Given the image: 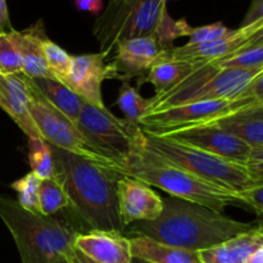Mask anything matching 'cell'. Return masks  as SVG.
<instances>
[{
	"label": "cell",
	"mask_w": 263,
	"mask_h": 263,
	"mask_svg": "<svg viewBox=\"0 0 263 263\" xmlns=\"http://www.w3.org/2000/svg\"><path fill=\"white\" fill-rule=\"evenodd\" d=\"M50 148L54 171L68 195L67 210L86 229L85 233L102 230L125 234L117 197L122 175L53 145Z\"/></svg>",
	"instance_id": "6da1fadb"
},
{
	"label": "cell",
	"mask_w": 263,
	"mask_h": 263,
	"mask_svg": "<svg viewBox=\"0 0 263 263\" xmlns=\"http://www.w3.org/2000/svg\"><path fill=\"white\" fill-rule=\"evenodd\" d=\"M253 228V223L240 222L197 203L168 197L163 198V211L157 220L131 223L126 235L144 236L167 246L200 252Z\"/></svg>",
	"instance_id": "7a4b0ae2"
},
{
	"label": "cell",
	"mask_w": 263,
	"mask_h": 263,
	"mask_svg": "<svg viewBox=\"0 0 263 263\" xmlns=\"http://www.w3.org/2000/svg\"><path fill=\"white\" fill-rule=\"evenodd\" d=\"M141 135L136 138L128 161L121 175L139 180L149 186H156L187 202L207 207L218 213H223L229 205H247L246 193L235 192L205 181L192 172L171 163L145 148Z\"/></svg>",
	"instance_id": "3957f363"
},
{
	"label": "cell",
	"mask_w": 263,
	"mask_h": 263,
	"mask_svg": "<svg viewBox=\"0 0 263 263\" xmlns=\"http://www.w3.org/2000/svg\"><path fill=\"white\" fill-rule=\"evenodd\" d=\"M0 218L14 239L22 263H53L61 256L73 258L80 233L61 217L28 212L0 195Z\"/></svg>",
	"instance_id": "277c9868"
},
{
	"label": "cell",
	"mask_w": 263,
	"mask_h": 263,
	"mask_svg": "<svg viewBox=\"0 0 263 263\" xmlns=\"http://www.w3.org/2000/svg\"><path fill=\"white\" fill-rule=\"evenodd\" d=\"M253 97L263 100V68L220 69L213 61L199 62L176 87L152 98L151 112L194 102Z\"/></svg>",
	"instance_id": "5b68a950"
},
{
	"label": "cell",
	"mask_w": 263,
	"mask_h": 263,
	"mask_svg": "<svg viewBox=\"0 0 263 263\" xmlns=\"http://www.w3.org/2000/svg\"><path fill=\"white\" fill-rule=\"evenodd\" d=\"M141 131V140L145 148L205 181L240 193L263 185L262 181H257L249 174L246 166L226 161L189 144L156 135L144 128Z\"/></svg>",
	"instance_id": "8992f818"
},
{
	"label": "cell",
	"mask_w": 263,
	"mask_h": 263,
	"mask_svg": "<svg viewBox=\"0 0 263 263\" xmlns=\"http://www.w3.org/2000/svg\"><path fill=\"white\" fill-rule=\"evenodd\" d=\"M30 94V115L41 138L55 148L82 157L99 166L107 167L120 174V168L112 161L98 153L82 136L76 123L57 109L26 77Z\"/></svg>",
	"instance_id": "52a82bcc"
},
{
	"label": "cell",
	"mask_w": 263,
	"mask_h": 263,
	"mask_svg": "<svg viewBox=\"0 0 263 263\" xmlns=\"http://www.w3.org/2000/svg\"><path fill=\"white\" fill-rule=\"evenodd\" d=\"M76 126L91 148L117 164L120 174L141 133L139 125L116 117L108 108H98L86 102Z\"/></svg>",
	"instance_id": "ba28073f"
},
{
	"label": "cell",
	"mask_w": 263,
	"mask_h": 263,
	"mask_svg": "<svg viewBox=\"0 0 263 263\" xmlns=\"http://www.w3.org/2000/svg\"><path fill=\"white\" fill-rule=\"evenodd\" d=\"M258 103H263V100L253 97L187 103L158 112L146 113L139 120V125L149 133L163 134L177 128L204 125L217 120L218 117Z\"/></svg>",
	"instance_id": "9c48e42d"
},
{
	"label": "cell",
	"mask_w": 263,
	"mask_h": 263,
	"mask_svg": "<svg viewBox=\"0 0 263 263\" xmlns=\"http://www.w3.org/2000/svg\"><path fill=\"white\" fill-rule=\"evenodd\" d=\"M109 51L72 55L71 67L64 84L84 102L98 108H107L102 97V84L107 79H118L113 62L105 63Z\"/></svg>",
	"instance_id": "30bf717a"
},
{
	"label": "cell",
	"mask_w": 263,
	"mask_h": 263,
	"mask_svg": "<svg viewBox=\"0 0 263 263\" xmlns=\"http://www.w3.org/2000/svg\"><path fill=\"white\" fill-rule=\"evenodd\" d=\"M156 135L166 136L180 143L189 144L241 166H247L252 152L251 146L243 140L213 125L192 126Z\"/></svg>",
	"instance_id": "8fae6325"
},
{
	"label": "cell",
	"mask_w": 263,
	"mask_h": 263,
	"mask_svg": "<svg viewBox=\"0 0 263 263\" xmlns=\"http://www.w3.org/2000/svg\"><path fill=\"white\" fill-rule=\"evenodd\" d=\"M118 212L126 229L139 221H154L163 211V198L149 185L122 176L117 185Z\"/></svg>",
	"instance_id": "7c38bea8"
},
{
	"label": "cell",
	"mask_w": 263,
	"mask_h": 263,
	"mask_svg": "<svg viewBox=\"0 0 263 263\" xmlns=\"http://www.w3.org/2000/svg\"><path fill=\"white\" fill-rule=\"evenodd\" d=\"M113 50L116 51L113 63L118 79L122 81H128L131 77H141L143 80L157 62L170 58L168 53L159 49L153 35L120 41Z\"/></svg>",
	"instance_id": "4fadbf2b"
},
{
	"label": "cell",
	"mask_w": 263,
	"mask_h": 263,
	"mask_svg": "<svg viewBox=\"0 0 263 263\" xmlns=\"http://www.w3.org/2000/svg\"><path fill=\"white\" fill-rule=\"evenodd\" d=\"M261 33H263V20L248 26H240L230 35L212 43L198 45L185 44L182 46H175L170 53V58L184 62H207L220 59L247 45Z\"/></svg>",
	"instance_id": "5bb4252c"
},
{
	"label": "cell",
	"mask_w": 263,
	"mask_h": 263,
	"mask_svg": "<svg viewBox=\"0 0 263 263\" xmlns=\"http://www.w3.org/2000/svg\"><path fill=\"white\" fill-rule=\"evenodd\" d=\"M74 249L99 263H131L130 238L117 231L91 230L79 234Z\"/></svg>",
	"instance_id": "9a60e30c"
},
{
	"label": "cell",
	"mask_w": 263,
	"mask_h": 263,
	"mask_svg": "<svg viewBox=\"0 0 263 263\" xmlns=\"http://www.w3.org/2000/svg\"><path fill=\"white\" fill-rule=\"evenodd\" d=\"M30 94L25 74H0V108L27 139L41 138L30 115ZM43 139V138H41Z\"/></svg>",
	"instance_id": "2e32d148"
},
{
	"label": "cell",
	"mask_w": 263,
	"mask_h": 263,
	"mask_svg": "<svg viewBox=\"0 0 263 263\" xmlns=\"http://www.w3.org/2000/svg\"><path fill=\"white\" fill-rule=\"evenodd\" d=\"M12 33L22 57V74L28 79L53 77L44 57L43 44L48 35L43 20L22 31L13 30Z\"/></svg>",
	"instance_id": "e0dca14e"
},
{
	"label": "cell",
	"mask_w": 263,
	"mask_h": 263,
	"mask_svg": "<svg viewBox=\"0 0 263 263\" xmlns=\"http://www.w3.org/2000/svg\"><path fill=\"white\" fill-rule=\"evenodd\" d=\"M204 125L222 128L251 148H263V103L241 108Z\"/></svg>",
	"instance_id": "ac0fdd59"
},
{
	"label": "cell",
	"mask_w": 263,
	"mask_h": 263,
	"mask_svg": "<svg viewBox=\"0 0 263 263\" xmlns=\"http://www.w3.org/2000/svg\"><path fill=\"white\" fill-rule=\"evenodd\" d=\"M263 247L262 225L239 234L218 246L199 252L203 263H246L248 257Z\"/></svg>",
	"instance_id": "d6986e66"
},
{
	"label": "cell",
	"mask_w": 263,
	"mask_h": 263,
	"mask_svg": "<svg viewBox=\"0 0 263 263\" xmlns=\"http://www.w3.org/2000/svg\"><path fill=\"white\" fill-rule=\"evenodd\" d=\"M131 256L146 263H203L199 252L158 243L144 236H131Z\"/></svg>",
	"instance_id": "ffe728a7"
},
{
	"label": "cell",
	"mask_w": 263,
	"mask_h": 263,
	"mask_svg": "<svg viewBox=\"0 0 263 263\" xmlns=\"http://www.w3.org/2000/svg\"><path fill=\"white\" fill-rule=\"evenodd\" d=\"M30 81L57 109L61 110L72 122L77 123L82 105L85 103L81 97H79L73 90L69 89L64 82L53 79V77L30 79Z\"/></svg>",
	"instance_id": "44dd1931"
},
{
	"label": "cell",
	"mask_w": 263,
	"mask_h": 263,
	"mask_svg": "<svg viewBox=\"0 0 263 263\" xmlns=\"http://www.w3.org/2000/svg\"><path fill=\"white\" fill-rule=\"evenodd\" d=\"M198 64L199 62L175 61L171 58L161 59L149 69L146 76L139 81V85L149 82L154 86L156 95H162L176 87L182 80L193 73Z\"/></svg>",
	"instance_id": "7402d4cb"
},
{
	"label": "cell",
	"mask_w": 263,
	"mask_h": 263,
	"mask_svg": "<svg viewBox=\"0 0 263 263\" xmlns=\"http://www.w3.org/2000/svg\"><path fill=\"white\" fill-rule=\"evenodd\" d=\"M220 69L263 68V33L241 46L234 53L220 59H213Z\"/></svg>",
	"instance_id": "603a6c76"
},
{
	"label": "cell",
	"mask_w": 263,
	"mask_h": 263,
	"mask_svg": "<svg viewBox=\"0 0 263 263\" xmlns=\"http://www.w3.org/2000/svg\"><path fill=\"white\" fill-rule=\"evenodd\" d=\"M192 30L193 27L186 22L185 18L177 21L174 20L167 12V7H164L152 35L156 39L159 49L170 54L175 48V40L179 37H185V36L189 37Z\"/></svg>",
	"instance_id": "cb8c5ba5"
},
{
	"label": "cell",
	"mask_w": 263,
	"mask_h": 263,
	"mask_svg": "<svg viewBox=\"0 0 263 263\" xmlns=\"http://www.w3.org/2000/svg\"><path fill=\"white\" fill-rule=\"evenodd\" d=\"M69 207V199L61 179L54 175L41 180L39 186V211L43 216H54Z\"/></svg>",
	"instance_id": "d4e9b609"
},
{
	"label": "cell",
	"mask_w": 263,
	"mask_h": 263,
	"mask_svg": "<svg viewBox=\"0 0 263 263\" xmlns=\"http://www.w3.org/2000/svg\"><path fill=\"white\" fill-rule=\"evenodd\" d=\"M117 105L123 112V116H125L123 120L139 125V120L151 109L152 98L146 99V98L141 97L138 90L131 86L130 82L125 80L122 81L120 92H118Z\"/></svg>",
	"instance_id": "484cf974"
},
{
	"label": "cell",
	"mask_w": 263,
	"mask_h": 263,
	"mask_svg": "<svg viewBox=\"0 0 263 263\" xmlns=\"http://www.w3.org/2000/svg\"><path fill=\"white\" fill-rule=\"evenodd\" d=\"M28 162L31 172L40 180L50 179L55 175L50 144L44 139H28Z\"/></svg>",
	"instance_id": "4316f807"
},
{
	"label": "cell",
	"mask_w": 263,
	"mask_h": 263,
	"mask_svg": "<svg viewBox=\"0 0 263 263\" xmlns=\"http://www.w3.org/2000/svg\"><path fill=\"white\" fill-rule=\"evenodd\" d=\"M41 180L32 172H28L25 176L13 181L10 187L18 194V203L21 208L32 213H40L39 211V186ZM41 215V213H40Z\"/></svg>",
	"instance_id": "83f0119b"
},
{
	"label": "cell",
	"mask_w": 263,
	"mask_h": 263,
	"mask_svg": "<svg viewBox=\"0 0 263 263\" xmlns=\"http://www.w3.org/2000/svg\"><path fill=\"white\" fill-rule=\"evenodd\" d=\"M12 32H0V74L7 76L22 73V57Z\"/></svg>",
	"instance_id": "f1b7e54d"
},
{
	"label": "cell",
	"mask_w": 263,
	"mask_h": 263,
	"mask_svg": "<svg viewBox=\"0 0 263 263\" xmlns=\"http://www.w3.org/2000/svg\"><path fill=\"white\" fill-rule=\"evenodd\" d=\"M43 50L49 71L51 72L54 79L64 82L67 74H68L69 67H71V54L67 53L63 48H61L58 44L51 41L49 37L44 41Z\"/></svg>",
	"instance_id": "f546056e"
},
{
	"label": "cell",
	"mask_w": 263,
	"mask_h": 263,
	"mask_svg": "<svg viewBox=\"0 0 263 263\" xmlns=\"http://www.w3.org/2000/svg\"><path fill=\"white\" fill-rule=\"evenodd\" d=\"M234 30L226 27L222 22H216L212 25L200 26V27H193L189 35V45H198V44H207L212 41L220 40L225 36L230 35Z\"/></svg>",
	"instance_id": "4dcf8cb0"
},
{
	"label": "cell",
	"mask_w": 263,
	"mask_h": 263,
	"mask_svg": "<svg viewBox=\"0 0 263 263\" xmlns=\"http://www.w3.org/2000/svg\"><path fill=\"white\" fill-rule=\"evenodd\" d=\"M262 194H263V185L253 187V189L248 190V192L246 193V204L253 208V210L256 211L258 217H261L263 215Z\"/></svg>",
	"instance_id": "1f68e13d"
},
{
	"label": "cell",
	"mask_w": 263,
	"mask_h": 263,
	"mask_svg": "<svg viewBox=\"0 0 263 263\" xmlns=\"http://www.w3.org/2000/svg\"><path fill=\"white\" fill-rule=\"evenodd\" d=\"M74 7L81 12H90L99 15L103 10V0H73Z\"/></svg>",
	"instance_id": "d6a6232c"
},
{
	"label": "cell",
	"mask_w": 263,
	"mask_h": 263,
	"mask_svg": "<svg viewBox=\"0 0 263 263\" xmlns=\"http://www.w3.org/2000/svg\"><path fill=\"white\" fill-rule=\"evenodd\" d=\"M13 30L7 0H0V32H10Z\"/></svg>",
	"instance_id": "836d02e7"
},
{
	"label": "cell",
	"mask_w": 263,
	"mask_h": 263,
	"mask_svg": "<svg viewBox=\"0 0 263 263\" xmlns=\"http://www.w3.org/2000/svg\"><path fill=\"white\" fill-rule=\"evenodd\" d=\"M263 20V15H262V0H254L253 4H252L251 10L248 12L247 14L246 21L243 22L241 26H248L252 25V23L257 22V21Z\"/></svg>",
	"instance_id": "e575fe53"
},
{
	"label": "cell",
	"mask_w": 263,
	"mask_h": 263,
	"mask_svg": "<svg viewBox=\"0 0 263 263\" xmlns=\"http://www.w3.org/2000/svg\"><path fill=\"white\" fill-rule=\"evenodd\" d=\"M246 263H263V247L254 251L251 256L248 257Z\"/></svg>",
	"instance_id": "d590c367"
},
{
	"label": "cell",
	"mask_w": 263,
	"mask_h": 263,
	"mask_svg": "<svg viewBox=\"0 0 263 263\" xmlns=\"http://www.w3.org/2000/svg\"><path fill=\"white\" fill-rule=\"evenodd\" d=\"M72 261L74 263H99V262H95L92 261V259H90L89 257H86L85 254H82L81 252L77 251V249H74V254H73V258H72Z\"/></svg>",
	"instance_id": "8d00e7d4"
},
{
	"label": "cell",
	"mask_w": 263,
	"mask_h": 263,
	"mask_svg": "<svg viewBox=\"0 0 263 263\" xmlns=\"http://www.w3.org/2000/svg\"><path fill=\"white\" fill-rule=\"evenodd\" d=\"M53 263H74V262L72 261V259H68L67 257L61 256V257H58V258H57Z\"/></svg>",
	"instance_id": "74e56055"
},
{
	"label": "cell",
	"mask_w": 263,
	"mask_h": 263,
	"mask_svg": "<svg viewBox=\"0 0 263 263\" xmlns=\"http://www.w3.org/2000/svg\"><path fill=\"white\" fill-rule=\"evenodd\" d=\"M131 263H146V262L139 261V259H135V258H133V262H131Z\"/></svg>",
	"instance_id": "f35d334b"
},
{
	"label": "cell",
	"mask_w": 263,
	"mask_h": 263,
	"mask_svg": "<svg viewBox=\"0 0 263 263\" xmlns=\"http://www.w3.org/2000/svg\"><path fill=\"white\" fill-rule=\"evenodd\" d=\"M157 2H161V3H167L168 0H157Z\"/></svg>",
	"instance_id": "ab89813d"
},
{
	"label": "cell",
	"mask_w": 263,
	"mask_h": 263,
	"mask_svg": "<svg viewBox=\"0 0 263 263\" xmlns=\"http://www.w3.org/2000/svg\"><path fill=\"white\" fill-rule=\"evenodd\" d=\"M108 2H112V0H108Z\"/></svg>",
	"instance_id": "60d3db41"
}]
</instances>
